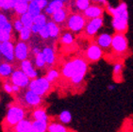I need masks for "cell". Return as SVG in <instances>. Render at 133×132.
<instances>
[{
	"instance_id": "1",
	"label": "cell",
	"mask_w": 133,
	"mask_h": 132,
	"mask_svg": "<svg viewBox=\"0 0 133 132\" xmlns=\"http://www.w3.org/2000/svg\"><path fill=\"white\" fill-rule=\"evenodd\" d=\"M86 71H87L86 62L81 58H76L64 65L62 69V74L65 77L71 78L73 83L78 84L83 80Z\"/></svg>"
},
{
	"instance_id": "2",
	"label": "cell",
	"mask_w": 133,
	"mask_h": 132,
	"mask_svg": "<svg viewBox=\"0 0 133 132\" xmlns=\"http://www.w3.org/2000/svg\"><path fill=\"white\" fill-rule=\"evenodd\" d=\"M29 90L35 91L36 94L40 95H44L47 93L50 88V82L46 77H40V78H33L28 84Z\"/></svg>"
},
{
	"instance_id": "3",
	"label": "cell",
	"mask_w": 133,
	"mask_h": 132,
	"mask_svg": "<svg viewBox=\"0 0 133 132\" xmlns=\"http://www.w3.org/2000/svg\"><path fill=\"white\" fill-rule=\"evenodd\" d=\"M11 30L12 25L4 14L0 13V42L10 41Z\"/></svg>"
},
{
	"instance_id": "4",
	"label": "cell",
	"mask_w": 133,
	"mask_h": 132,
	"mask_svg": "<svg viewBox=\"0 0 133 132\" xmlns=\"http://www.w3.org/2000/svg\"><path fill=\"white\" fill-rule=\"evenodd\" d=\"M25 117V112H24L23 109H21L19 107H11L7 112V116H6V120L8 122L9 124L11 126H15L17 123H19L21 120L24 119Z\"/></svg>"
},
{
	"instance_id": "5",
	"label": "cell",
	"mask_w": 133,
	"mask_h": 132,
	"mask_svg": "<svg viewBox=\"0 0 133 132\" xmlns=\"http://www.w3.org/2000/svg\"><path fill=\"white\" fill-rule=\"evenodd\" d=\"M111 46L114 51L118 53H123L128 49V42L127 39L123 34H116L112 37V41H111Z\"/></svg>"
},
{
	"instance_id": "6",
	"label": "cell",
	"mask_w": 133,
	"mask_h": 132,
	"mask_svg": "<svg viewBox=\"0 0 133 132\" xmlns=\"http://www.w3.org/2000/svg\"><path fill=\"white\" fill-rule=\"evenodd\" d=\"M68 27L72 31L78 32L85 27V20L79 14H74L68 20Z\"/></svg>"
},
{
	"instance_id": "7",
	"label": "cell",
	"mask_w": 133,
	"mask_h": 132,
	"mask_svg": "<svg viewBox=\"0 0 133 132\" xmlns=\"http://www.w3.org/2000/svg\"><path fill=\"white\" fill-rule=\"evenodd\" d=\"M11 81L13 84H15L20 88L28 86L29 84V77L26 76L23 71L17 70V71L12 72L11 74Z\"/></svg>"
},
{
	"instance_id": "8",
	"label": "cell",
	"mask_w": 133,
	"mask_h": 132,
	"mask_svg": "<svg viewBox=\"0 0 133 132\" xmlns=\"http://www.w3.org/2000/svg\"><path fill=\"white\" fill-rule=\"evenodd\" d=\"M1 55L7 60V61H12L14 58V46L10 41L2 42L1 43V48H0Z\"/></svg>"
},
{
	"instance_id": "9",
	"label": "cell",
	"mask_w": 133,
	"mask_h": 132,
	"mask_svg": "<svg viewBox=\"0 0 133 132\" xmlns=\"http://www.w3.org/2000/svg\"><path fill=\"white\" fill-rule=\"evenodd\" d=\"M28 47L25 41L19 42L14 47V56L19 61H24L28 58Z\"/></svg>"
},
{
	"instance_id": "10",
	"label": "cell",
	"mask_w": 133,
	"mask_h": 132,
	"mask_svg": "<svg viewBox=\"0 0 133 132\" xmlns=\"http://www.w3.org/2000/svg\"><path fill=\"white\" fill-rule=\"evenodd\" d=\"M103 25V19L101 17L92 18L89 24L86 27V33L88 35H95L99 30V28Z\"/></svg>"
},
{
	"instance_id": "11",
	"label": "cell",
	"mask_w": 133,
	"mask_h": 132,
	"mask_svg": "<svg viewBox=\"0 0 133 132\" xmlns=\"http://www.w3.org/2000/svg\"><path fill=\"white\" fill-rule=\"evenodd\" d=\"M128 17H121V16H113L112 27L118 32H125L128 28Z\"/></svg>"
},
{
	"instance_id": "12",
	"label": "cell",
	"mask_w": 133,
	"mask_h": 132,
	"mask_svg": "<svg viewBox=\"0 0 133 132\" xmlns=\"http://www.w3.org/2000/svg\"><path fill=\"white\" fill-rule=\"evenodd\" d=\"M46 24H47L46 17L44 16V14L40 13L39 15H37L36 17L33 18V24H32L30 28L32 33H39V31L41 30V28L43 27H44Z\"/></svg>"
},
{
	"instance_id": "13",
	"label": "cell",
	"mask_w": 133,
	"mask_h": 132,
	"mask_svg": "<svg viewBox=\"0 0 133 132\" xmlns=\"http://www.w3.org/2000/svg\"><path fill=\"white\" fill-rule=\"evenodd\" d=\"M21 68H22V71H23L29 78H32V79L36 78L37 76H38V73H37L35 69L33 68L31 61H28L26 58V60H24V61H22Z\"/></svg>"
},
{
	"instance_id": "14",
	"label": "cell",
	"mask_w": 133,
	"mask_h": 132,
	"mask_svg": "<svg viewBox=\"0 0 133 132\" xmlns=\"http://www.w3.org/2000/svg\"><path fill=\"white\" fill-rule=\"evenodd\" d=\"M87 57L90 61H96L102 57V50L99 45H92L90 46L87 50Z\"/></svg>"
},
{
	"instance_id": "15",
	"label": "cell",
	"mask_w": 133,
	"mask_h": 132,
	"mask_svg": "<svg viewBox=\"0 0 133 132\" xmlns=\"http://www.w3.org/2000/svg\"><path fill=\"white\" fill-rule=\"evenodd\" d=\"M25 100L28 103V105H31V106H37L41 103V95L38 94H36L35 91H28L26 93V95H25Z\"/></svg>"
},
{
	"instance_id": "16",
	"label": "cell",
	"mask_w": 133,
	"mask_h": 132,
	"mask_svg": "<svg viewBox=\"0 0 133 132\" xmlns=\"http://www.w3.org/2000/svg\"><path fill=\"white\" fill-rule=\"evenodd\" d=\"M103 10L100 7L97 6H89L86 10H84L85 16H87L89 18H96L100 17L102 14Z\"/></svg>"
},
{
	"instance_id": "17",
	"label": "cell",
	"mask_w": 133,
	"mask_h": 132,
	"mask_svg": "<svg viewBox=\"0 0 133 132\" xmlns=\"http://www.w3.org/2000/svg\"><path fill=\"white\" fill-rule=\"evenodd\" d=\"M15 131L17 132H32V123L28 120H21L15 124Z\"/></svg>"
},
{
	"instance_id": "18",
	"label": "cell",
	"mask_w": 133,
	"mask_h": 132,
	"mask_svg": "<svg viewBox=\"0 0 133 132\" xmlns=\"http://www.w3.org/2000/svg\"><path fill=\"white\" fill-rule=\"evenodd\" d=\"M111 41H112V37L110 34H107V33L101 34L97 38L98 45L102 48H108L109 46L111 45Z\"/></svg>"
},
{
	"instance_id": "19",
	"label": "cell",
	"mask_w": 133,
	"mask_h": 132,
	"mask_svg": "<svg viewBox=\"0 0 133 132\" xmlns=\"http://www.w3.org/2000/svg\"><path fill=\"white\" fill-rule=\"evenodd\" d=\"M42 52L44 54L46 63L49 64V65H52L55 62V52H54L53 49L50 48V47H44Z\"/></svg>"
},
{
	"instance_id": "20",
	"label": "cell",
	"mask_w": 133,
	"mask_h": 132,
	"mask_svg": "<svg viewBox=\"0 0 133 132\" xmlns=\"http://www.w3.org/2000/svg\"><path fill=\"white\" fill-rule=\"evenodd\" d=\"M42 11V9L39 7L38 3L36 0H32L28 3V12L30 14L32 17H36L37 15H39Z\"/></svg>"
},
{
	"instance_id": "21",
	"label": "cell",
	"mask_w": 133,
	"mask_h": 132,
	"mask_svg": "<svg viewBox=\"0 0 133 132\" xmlns=\"http://www.w3.org/2000/svg\"><path fill=\"white\" fill-rule=\"evenodd\" d=\"M47 121L35 120L32 123V132H44L47 130Z\"/></svg>"
},
{
	"instance_id": "22",
	"label": "cell",
	"mask_w": 133,
	"mask_h": 132,
	"mask_svg": "<svg viewBox=\"0 0 133 132\" xmlns=\"http://www.w3.org/2000/svg\"><path fill=\"white\" fill-rule=\"evenodd\" d=\"M28 0H18L17 3L15 4V7H14V10L17 13L19 14H23V13H26L28 11Z\"/></svg>"
},
{
	"instance_id": "23",
	"label": "cell",
	"mask_w": 133,
	"mask_h": 132,
	"mask_svg": "<svg viewBox=\"0 0 133 132\" xmlns=\"http://www.w3.org/2000/svg\"><path fill=\"white\" fill-rule=\"evenodd\" d=\"M53 16V20L55 23H62L65 18H66V12L63 9H59V10H55L52 14Z\"/></svg>"
},
{
	"instance_id": "24",
	"label": "cell",
	"mask_w": 133,
	"mask_h": 132,
	"mask_svg": "<svg viewBox=\"0 0 133 132\" xmlns=\"http://www.w3.org/2000/svg\"><path fill=\"white\" fill-rule=\"evenodd\" d=\"M17 1L18 0H0V9L4 10L14 9Z\"/></svg>"
},
{
	"instance_id": "25",
	"label": "cell",
	"mask_w": 133,
	"mask_h": 132,
	"mask_svg": "<svg viewBox=\"0 0 133 132\" xmlns=\"http://www.w3.org/2000/svg\"><path fill=\"white\" fill-rule=\"evenodd\" d=\"M20 20H21V22L23 23L24 27L31 28V25H32V24H33V17H32V16H31L28 11H26V13L21 14Z\"/></svg>"
},
{
	"instance_id": "26",
	"label": "cell",
	"mask_w": 133,
	"mask_h": 132,
	"mask_svg": "<svg viewBox=\"0 0 133 132\" xmlns=\"http://www.w3.org/2000/svg\"><path fill=\"white\" fill-rule=\"evenodd\" d=\"M47 27H48V28H49L50 37H52V38H56L59 33V27L56 25L55 22H48V23H47Z\"/></svg>"
},
{
	"instance_id": "27",
	"label": "cell",
	"mask_w": 133,
	"mask_h": 132,
	"mask_svg": "<svg viewBox=\"0 0 133 132\" xmlns=\"http://www.w3.org/2000/svg\"><path fill=\"white\" fill-rule=\"evenodd\" d=\"M12 74V68L9 63H2L0 64V76H9Z\"/></svg>"
},
{
	"instance_id": "28",
	"label": "cell",
	"mask_w": 133,
	"mask_h": 132,
	"mask_svg": "<svg viewBox=\"0 0 133 132\" xmlns=\"http://www.w3.org/2000/svg\"><path fill=\"white\" fill-rule=\"evenodd\" d=\"M49 132H66L67 128L62 124H51L47 127Z\"/></svg>"
},
{
	"instance_id": "29",
	"label": "cell",
	"mask_w": 133,
	"mask_h": 132,
	"mask_svg": "<svg viewBox=\"0 0 133 132\" xmlns=\"http://www.w3.org/2000/svg\"><path fill=\"white\" fill-rule=\"evenodd\" d=\"M19 33H20V39L22 41H28V39L30 38L32 31H31L30 28L24 27V28L19 31Z\"/></svg>"
},
{
	"instance_id": "30",
	"label": "cell",
	"mask_w": 133,
	"mask_h": 132,
	"mask_svg": "<svg viewBox=\"0 0 133 132\" xmlns=\"http://www.w3.org/2000/svg\"><path fill=\"white\" fill-rule=\"evenodd\" d=\"M33 117L35 120H40V121H47L48 116L44 109H37L33 113Z\"/></svg>"
},
{
	"instance_id": "31",
	"label": "cell",
	"mask_w": 133,
	"mask_h": 132,
	"mask_svg": "<svg viewBox=\"0 0 133 132\" xmlns=\"http://www.w3.org/2000/svg\"><path fill=\"white\" fill-rule=\"evenodd\" d=\"M35 64H36V66H37V67H39V68H43V67H44V66L46 64L43 52H39V53L36 55Z\"/></svg>"
},
{
	"instance_id": "32",
	"label": "cell",
	"mask_w": 133,
	"mask_h": 132,
	"mask_svg": "<svg viewBox=\"0 0 133 132\" xmlns=\"http://www.w3.org/2000/svg\"><path fill=\"white\" fill-rule=\"evenodd\" d=\"M72 120V115L68 110H63L59 114V121L63 124H69Z\"/></svg>"
},
{
	"instance_id": "33",
	"label": "cell",
	"mask_w": 133,
	"mask_h": 132,
	"mask_svg": "<svg viewBox=\"0 0 133 132\" xmlns=\"http://www.w3.org/2000/svg\"><path fill=\"white\" fill-rule=\"evenodd\" d=\"M48 7H50L55 11V10L62 9L63 7V1H62V0H53L50 3H48Z\"/></svg>"
},
{
	"instance_id": "34",
	"label": "cell",
	"mask_w": 133,
	"mask_h": 132,
	"mask_svg": "<svg viewBox=\"0 0 133 132\" xmlns=\"http://www.w3.org/2000/svg\"><path fill=\"white\" fill-rule=\"evenodd\" d=\"M90 6L89 0H77V7L80 10H85Z\"/></svg>"
},
{
	"instance_id": "35",
	"label": "cell",
	"mask_w": 133,
	"mask_h": 132,
	"mask_svg": "<svg viewBox=\"0 0 133 132\" xmlns=\"http://www.w3.org/2000/svg\"><path fill=\"white\" fill-rule=\"evenodd\" d=\"M58 77H59V73H58L57 70H50V71L48 72L47 76H46V78H47V80H48L49 82H52V81H54V80H56Z\"/></svg>"
},
{
	"instance_id": "36",
	"label": "cell",
	"mask_w": 133,
	"mask_h": 132,
	"mask_svg": "<svg viewBox=\"0 0 133 132\" xmlns=\"http://www.w3.org/2000/svg\"><path fill=\"white\" fill-rule=\"evenodd\" d=\"M39 34L41 35V37L43 39H48L50 37V33H49V28L47 27V24L41 28V30L39 31Z\"/></svg>"
},
{
	"instance_id": "37",
	"label": "cell",
	"mask_w": 133,
	"mask_h": 132,
	"mask_svg": "<svg viewBox=\"0 0 133 132\" xmlns=\"http://www.w3.org/2000/svg\"><path fill=\"white\" fill-rule=\"evenodd\" d=\"M62 42L65 44H71L74 42V37L71 33H65L62 38Z\"/></svg>"
},
{
	"instance_id": "38",
	"label": "cell",
	"mask_w": 133,
	"mask_h": 132,
	"mask_svg": "<svg viewBox=\"0 0 133 132\" xmlns=\"http://www.w3.org/2000/svg\"><path fill=\"white\" fill-rule=\"evenodd\" d=\"M13 25H14V29H15L16 31H19L22 29V28H24V25H23V23L21 22V20H16V21H14V24H13Z\"/></svg>"
},
{
	"instance_id": "39",
	"label": "cell",
	"mask_w": 133,
	"mask_h": 132,
	"mask_svg": "<svg viewBox=\"0 0 133 132\" xmlns=\"http://www.w3.org/2000/svg\"><path fill=\"white\" fill-rule=\"evenodd\" d=\"M36 1H37L39 7H40L42 10L45 9L46 7H47V5H48V2H47V0H36Z\"/></svg>"
},
{
	"instance_id": "40",
	"label": "cell",
	"mask_w": 133,
	"mask_h": 132,
	"mask_svg": "<svg viewBox=\"0 0 133 132\" xmlns=\"http://www.w3.org/2000/svg\"><path fill=\"white\" fill-rule=\"evenodd\" d=\"M121 72H122V65H121L120 63L116 64V65L114 66V70H113L114 76H118V75H120Z\"/></svg>"
},
{
	"instance_id": "41",
	"label": "cell",
	"mask_w": 133,
	"mask_h": 132,
	"mask_svg": "<svg viewBox=\"0 0 133 132\" xmlns=\"http://www.w3.org/2000/svg\"><path fill=\"white\" fill-rule=\"evenodd\" d=\"M4 90H5L7 93L10 94V93H12V86L10 85V84H8V83H6L5 85H4Z\"/></svg>"
},
{
	"instance_id": "42",
	"label": "cell",
	"mask_w": 133,
	"mask_h": 132,
	"mask_svg": "<svg viewBox=\"0 0 133 132\" xmlns=\"http://www.w3.org/2000/svg\"><path fill=\"white\" fill-rule=\"evenodd\" d=\"M12 86V91H15V93H18L19 91V89H20V87L17 86V85H15V84H13V85H11Z\"/></svg>"
},
{
	"instance_id": "43",
	"label": "cell",
	"mask_w": 133,
	"mask_h": 132,
	"mask_svg": "<svg viewBox=\"0 0 133 132\" xmlns=\"http://www.w3.org/2000/svg\"><path fill=\"white\" fill-rule=\"evenodd\" d=\"M39 52H40V50H39L38 48H36V47H35V48L33 49V53L35 54V55H37V54H38Z\"/></svg>"
},
{
	"instance_id": "44",
	"label": "cell",
	"mask_w": 133,
	"mask_h": 132,
	"mask_svg": "<svg viewBox=\"0 0 133 132\" xmlns=\"http://www.w3.org/2000/svg\"><path fill=\"white\" fill-rule=\"evenodd\" d=\"M94 1H96V2H100V3H106V0H94Z\"/></svg>"
},
{
	"instance_id": "45",
	"label": "cell",
	"mask_w": 133,
	"mask_h": 132,
	"mask_svg": "<svg viewBox=\"0 0 133 132\" xmlns=\"http://www.w3.org/2000/svg\"><path fill=\"white\" fill-rule=\"evenodd\" d=\"M108 88H109V90H114V88H115V87L112 86V85H110V86L108 87Z\"/></svg>"
},
{
	"instance_id": "46",
	"label": "cell",
	"mask_w": 133,
	"mask_h": 132,
	"mask_svg": "<svg viewBox=\"0 0 133 132\" xmlns=\"http://www.w3.org/2000/svg\"><path fill=\"white\" fill-rule=\"evenodd\" d=\"M1 43H2V42H0V48H1Z\"/></svg>"
},
{
	"instance_id": "47",
	"label": "cell",
	"mask_w": 133,
	"mask_h": 132,
	"mask_svg": "<svg viewBox=\"0 0 133 132\" xmlns=\"http://www.w3.org/2000/svg\"><path fill=\"white\" fill-rule=\"evenodd\" d=\"M28 2H30V1H32V0H28Z\"/></svg>"
},
{
	"instance_id": "48",
	"label": "cell",
	"mask_w": 133,
	"mask_h": 132,
	"mask_svg": "<svg viewBox=\"0 0 133 132\" xmlns=\"http://www.w3.org/2000/svg\"><path fill=\"white\" fill-rule=\"evenodd\" d=\"M0 58H1V52H0Z\"/></svg>"
},
{
	"instance_id": "49",
	"label": "cell",
	"mask_w": 133,
	"mask_h": 132,
	"mask_svg": "<svg viewBox=\"0 0 133 132\" xmlns=\"http://www.w3.org/2000/svg\"><path fill=\"white\" fill-rule=\"evenodd\" d=\"M62 1H67V0H62Z\"/></svg>"
},
{
	"instance_id": "50",
	"label": "cell",
	"mask_w": 133,
	"mask_h": 132,
	"mask_svg": "<svg viewBox=\"0 0 133 132\" xmlns=\"http://www.w3.org/2000/svg\"><path fill=\"white\" fill-rule=\"evenodd\" d=\"M0 13H1V12H0Z\"/></svg>"
}]
</instances>
